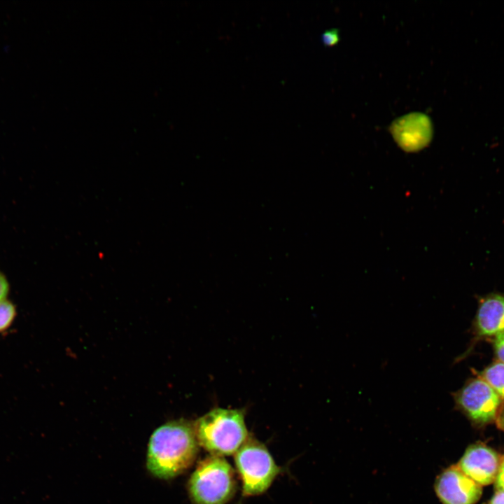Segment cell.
Returning a JSON list of instances; mask_svg holds the SVG:
<instances>
[{
	"mask_svg": "<svg viewBox=\"0 0 504 504\" xmlns=\"http://www.w3.org/2000/svg\"><path fill=\"white\" fill-rule=\"evenodd\" d=\"M195 426L186 420L167 422L152 434L147 452V468L160 479H170L186 470L198 453Z\"/></svg>",
	"mask_w": 504,
	"mask_h": 504,
	"instance_id": "obj_1",
	"label": "cell"
},
{
	"mask_svg": "<svg viewBox=\"0 0 504 504\" xmlns=\"http://www.w3.org/2000/svg\"><path fill=\"white\" fill-rule=\"evenodd\" d=\"M194 426L199 445L218 456L236 453L248 436L244 413L240 410H212Z\"/></svg>",
	"mask_w": 504,
	"mask_h": 504,
	"instance_id": "obj_2",
	"label": "cell"
},
{
	"mask_svg": "<svg viewBox=\"0 0 504 504\" xmlns=\"http://www.w3.org/2000/svg\"><path fill=\"white\" fill-rule=\"evenodd\" d=\"M236 489L232 466L223 456L215 455L198 463L188 482L189 493L195 504H226Z\"/></svg>",
	"mask_w": 504,
	"mask_h": 504,
	"instance_id": "obj_3",
	"label": "cell"
},
{
	"mask_svg": "<svg viewBox=\"0 0 504 504\" xmlns=\"http://www.w3.org/2000/svg\"><path fill=\"white\" fill-rule=\"evenodd\" d=\"M234 461L244 496L264 493L280 472L266 447L249 435L235 453Z\"/></svg>",
	"mask_w": 504,
	"mask_h": 504,
	"instance_id": "obj_4",
	"label": "cell"
},
{
	"mask_svg": "<svg viewBox=\"0 0 504 504\" xmlns=\"http://www.w3.org/2000/svg\"><path fill=\"white\" fill-rule=\"evenodd\" d=\"M456 407L472 421L486 424L497 417L500 398L483 379H473L454 394Z\"/></svg>",
	"mask_w": 504,
	"mask_h": 504,
	"instance_id": "obj_5",
	"label": "cell"
},
{
	"mask_svg": "<svg viewBox=\"0 0 504 504\" xmlns=\"http://www.w3.org/2000/svg\"><path fill=\"white\" fill-rule=\"evenodd\" d=\"M434 490L442 504H475L482 494V486L457 465L447 467L436 477Z\"/></svg>",
	"mask_w": 504,
	"mask_h": 504,
	"instance_id": "obj_6",
	"label": "cell"
},
{
	"mask_svg": "<svg viewBox=\"0 0 504 504\" xmlns=\"http://www.w3.org/2000/svg\"><path fill=\"white\" fill-rule=\"evenodd\" d=\"M501 457L493 449L482 444L470 445L460 458L458 468L479 485L495 481Z\"/></svg>",
	"mask_w": 504,
	"mask_h": 504,
	"instance_id": "obj_7",
	"label": "cell"
},
{
	"mask_svg": "<svg viewBox=\"0 0 504 504\" xmlns=\"http://www.w3.org/2000/svg\"><path fill=\"white\" fill-rule=\"evenodd\" d=\"M391 131L405 150H416L430 141L432 124L424 114L412 113L396 119L391 126Z\"/></svg>",
	"mask_w": 504,
	"mask_h": 504,
	"instance_id": "obj_8",
	"label": "cell"
},
{
	"mask_svg": "<svg viewBox=\"0 0 504 504\" xmlns=\"http://www.w3.org/2000/svg\"><path fill=\"white\" fill-rule=\"evenodd\" d=\"M477 327L483 336L496 335L504 332V297L491 295L479 305L477 316Z\"/></svg>",
	"mask_w": 504,
	"mask_h": 504,
	"instance_id": "obj_9",
	"label": "cell"
},
{
	"mask_svg": "<svg viewBox=\"0 0 504 504\" xmlns=\"http://www.w3.org/2000/svg\"><path fill=\"white\" fill-rule=\"evenodd\" d=\"M482 379L485 381L498 395L504 398V363H495L489 366L482 372Z\"/></svg>",
	"mask_w": 504,
	"mask_h": 504,
	"instance_id": "obj_10",
	"label": "cell"
},
{
	"mask_svg": "<svg viewBox=\"0 0 504 504\" xmlns=\"http://www.w3.org/2000/svg\"><path fill=\"white\" fill-rule=\"evenodd\" d=\"M17 314L15 305L10 300H0V332L12 325Z\"/></svg>",
	"mask_w": 504,
	"mask_h": 504,
	"instance_id": "obj_11",
	"label": "cell"
},
{
	"mask_svg": "<svg viewBox=\"0 0 504 504\" xmlns=\"http://www.w3.org/2000/svg\"><path fill=\"white\" fill-rule=\"evenodd\" d=\"M494 346L498 358L504 363V332L496 335Z\"/></svg>",
	"mask_w": 504,
	"mask_h": 504,
	"instance_id": "obj_12",
	"label": "cell"
},
{
	"mask_svg": "<svg viewBox=\"0 0 504 504\" xmlns=\"http://www.w3.org/2000/svg\"><path fill=\"white\" fill-rule=\"evenodd\" d=\"M494 482L496 491H504V456L501 457Z\"/></svg>",
	"mask_w": 504,
	"mask_h": 504,
	"instance_id": "obj_13",
	"label": "cell"
},
{
	"mask_svg": "<svg viewBox=\"0 0 504 504\" xmlns=\"http://www.w3.org/2000/svg\"><path fill=\"white\" fill-rule=\"evenodd\" d=\"M339 35L335 29H330L325 31L322 35V41L324 44L331 46L337 42Z\"/></svg>",
	"mask_w": 504,
	"mask_h": 504,
	"instance_id": "obj_14",
	"label": "cell"
},
{
	"mask_svg": "<svg viewBox=\"0 0 504 504\" xmlns=\"http://www.w3.org/2000/svg\"><path fill=\"white\" fill-rule=\"evenodd\" d=\"M9 291V282L5 274L0 271V300L6 299Z\"/></svg>",
	"mask_w": 504,
	"mask_h": 504,
	"instance_id": "obj_15",
	"label": "cell"
},
{
	"mask_svg": "<svg viewBox=\"0 0 504 504\" xmlns=\"http://www.w3.org/2000/svg\"><path fill=\"white\" fill-rule=\"evenodd\" d=\"M489 504H504V491H496Z\"/></svg>",
	"mask_w": 504,
	"mask_h": 504,
	"instance_id": "obj_16",
	"label": "cell"
},
{
	"mask_svg": "<svg viewBox=\"0 0 504 504\" xmlns=\"http://www.w3.org/2000/svg\"><path fill=\"white\" fill-rule=\"evenodd\" d=\"M497 425L501 430H504V407L497 416Z\"/></svg>",
	"mask_w": 504,
	"mask_h": 504,
	"instance_id": "obj_17",
	"label": "cell"
}]
</instances>
